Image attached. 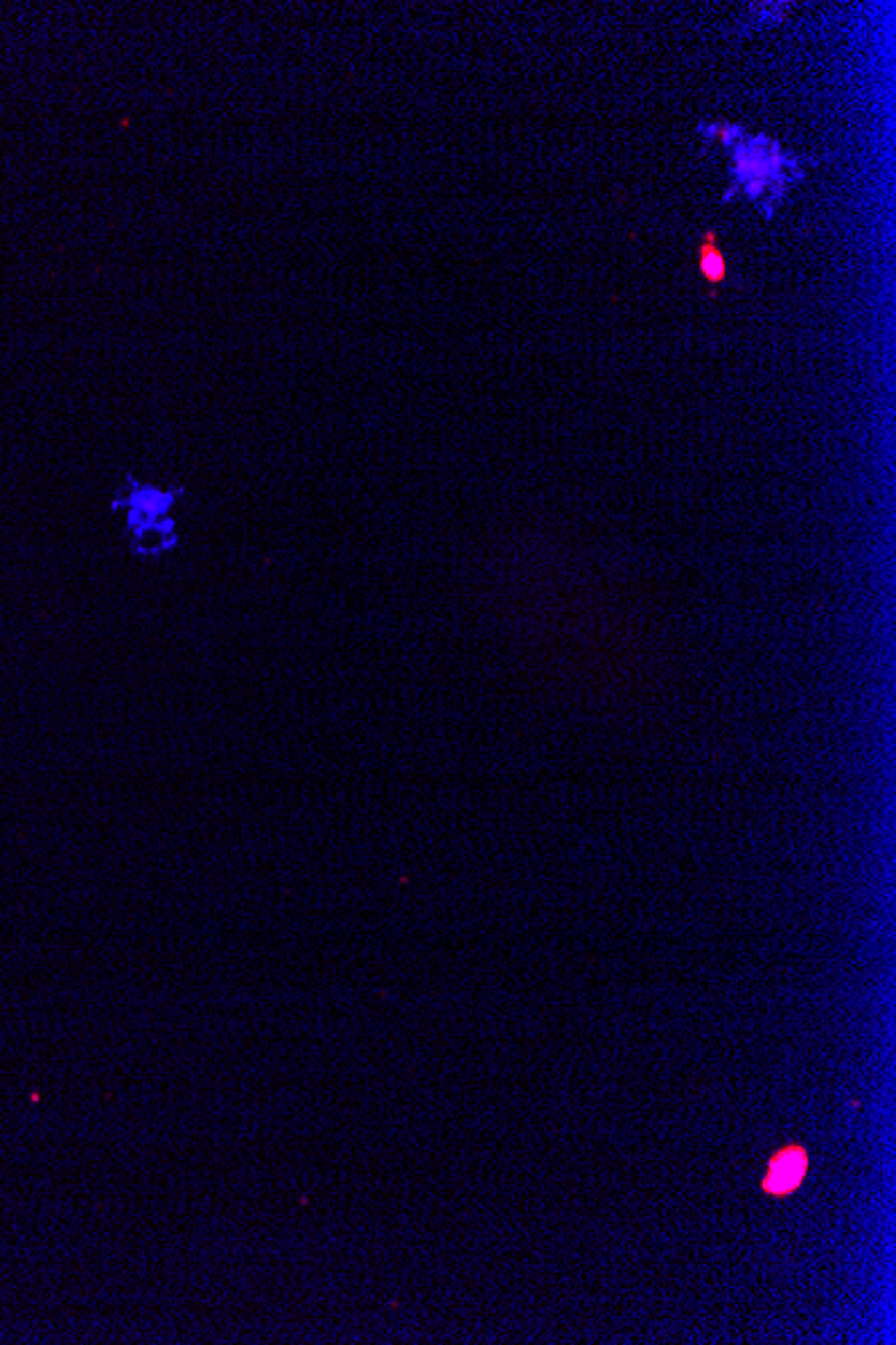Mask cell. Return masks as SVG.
I'll use <instances>...</instances> for the list:
<instances>
[{"instance_id":"1","label":"cell","mask_w":896,"mask_h":1345,"mask_svg":"<svg viewBox=\"0 0 896 1345\" xmlns=\"http://www.w3.org/2000/svg\"><path fill=\"white\" fill-rule=\"evenodd\" d=\"M808 1169V1158L800 1147H790L779 1155V1158L770 1163L768 1176H765L763 1187L773 1195H784V1192L795 1190L797 1185L802 1181Z\"/></svg>"},{"instance_id":"2","label":"cell","mask_w":896,"mask_h":1345,"mask_svg":"<svg viewBox=\"0 0 896 1345\" xmlns=\"http://www.w3.org/2000/svg\"><path fill=\"white\" fill-rule=\"evenodd\" d=\"M698 267L703 280L711 285V293H716V287L725 285L727 280V258L722 253L720 242H716V231L709 229L703 235L698 245Z\"/></svg>"}]
</instances>
